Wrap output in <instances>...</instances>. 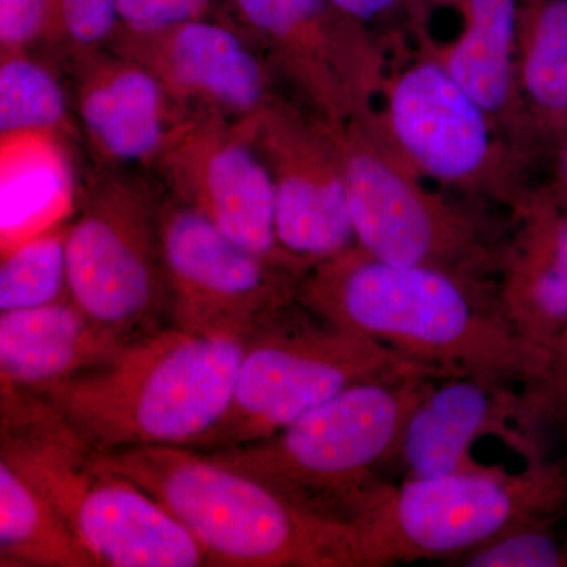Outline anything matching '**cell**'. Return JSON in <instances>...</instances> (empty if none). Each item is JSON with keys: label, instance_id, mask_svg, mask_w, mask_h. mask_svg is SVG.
I'll return each instance as SVG.
<instances>
[{"label": "cell", "instance_id": "obj_1", "mask_svg": "<svg viewBox=\"0 0 567 567\" xmlns=\"http://www.w3.org/2000/svg\"><path fill=\"white\" fill-rule=\"evenodd\" d=\"M297 301L324 322L443 375H480L522 388L546 369L507 322L496 286L424 265L385 262L358 245L306 271Z\"/></svg>", "mask_w": 567, "mask_h": 567}, {"label": "cell", "instance_id": "obj_2", "mask_svg": "<svg viewBox=\"0 0 567 567\" xmlns=\"http://www.w3.org/2000/svg\"><path fill=\"white\" fill-rule=\"evenodd\" d=\"M245 338L171 323L136 336L103 363L29 390L95 451L197 450L229 409Z\"/></svg>", "mask_w": 567, "mask_h": 567}, {"label": "cell", "instance_id": "obj_3", "mask_svg": "<svg viewBox=\"0 0 567 567\" xmlns=\"http://www.w3.org/2000/svg\"><path fill=\"white\" fill-rule=\"evenodd\" d=\"M104 468L162 503L210 566L358 567L352 532L248 473L185 446L95 451Z\"/></svg>", "mask_w": 567, "mask_h": 567}, {"label": "cell", "instance_id": "obj_4", "mask_svg": "<svg viewBox=\"0 0 567 567\" xmlns=\"http://www.w3.org/2000/svg\"><path fill=\"white\" fill-rule=\"evenodd\" d=\"M0 461L71 525L100 567L210 566L188 529L95 450L39 395L0 385Z\"/></svg>", "mask_w": 567, "mask_h": 567}, {"label": "cell", "instance_id": "obj_5", "mask_svg": "<svg viewBox=\"0 0 567 567\" xmlns=\"http://www.w3.org/2000/svg\"><path fill=\"white\" fill-rule=\"evenodd\" d=\"M436 379L354 383L270 439L205 453L349 524L390 486L380 473L398 458L406 421Z\"/></svg>", "mask_w": 567, "mask_h": 567}, {"label": "cell", "instance_id": "obj_6", "mask_svg": "<svg viewBox=\"0 0 567 567\" xmlns=\"http://www.w3.org/2000/svg\"><path fill=\"white\" fill-rule=\"evenodd\" d=\"M567 516V458L525 462L518 472L404 477L349 522L358 567L454 561L509 529Z\"/></svg>", "mask_w": 567, "mask_h": 567}, {"label": "cell", "instance_id": "obj_7", "mask_svg": "<svg viewBox=\"0 0 567 567\" xmlns=\"http://www.w3.org/2000/svg\"><path fill=\"white\" fill-rule=\"evenodd\" d=\"M406 375L446 377L295 301L246 336L229 409L197 450L270 439L354 383Z\"/></svg>", "mask_w": 567, "mask_h": 567}, {"label": "cell", "instance_id": "obj_8", "mask_svg": "<svg viewBox=\"0 0 567 567\" xmlns=\"http://www.w3.org/2000/svg\"><path fill=\"white\" fill-rule=\"evenodd\" d=\"M374 130L365 114L331 128L357 245L385 262L424 265L496 286L491 276L498 275L503 248L465 213L424 189L416 171L386 151Z\"/></svg>", "mask_w": 567, "mask_h": 567}, {"label": "cell", "instance_id": "obj_9", "mask_svg": "<svg viewBox=\"0 0 567 567\" xmlns=\"http://www.w3.org/2000/svg\"><path fill=\"white\" fill-rule=\"evenodd\" d=\"M162 197L140 177L96 174L66 227L69 297L96 323L125 338L169 317L159 238Z\"/></svg>", "mask_w": 567, "mask_h": 567}, {"label": "cell", "instance_id": "obj_10", "mask_svg": "<svg viewBox=\"0 0 567 567\" xmlns=\"http://www.w3.org/2000/svg\"><path fill=\"white\" fill-rule=\"evenodd\" d=\"M171 323L246 338L297 301L301 276L244 248L171 196L159 205Z\"/></svg>", "mask_w": 567, "mask_h": 567}, {"label": "cell", "instance_id": "obj_11", "mask_svg": "<svg viewBox=\"0 0 567 567\" xmlns=\"http://www.w3.org/2000/svg\"><path fill=\"white\" fill-rule=\"evenodd\" d=\"M152 167L167 196L203 215L235 244L306 274L279 245L274 183L240 122L215 112H188Z\"/></svg>", "mask_w": 567, "mask_h": 567}, {"label": "cell", "instance_id": "obj_12", "mask_svg": "<svg viewBox=\"0 0 567 567\" xmlns=\"http://www.w3.org/2000/svg\"><path fill=\"white\" fill-rule=\"evenodd\" d=\"M275 192L276 235L306 271L357 245L333 132L276 96L240 121Z\"/></svg>", "mask_w": 567, "mask_h": 567}, {"label": "cell", "instance_id": "obj_13", "mask_svg": "<svg viewBox=\"0 0 567 567\" xmlns=\"http://www.w3.org/2000/svg\"><path fill=\"white\" fill-rule=\"evenodd\" d=\"M238 25L312 104L339 128L365 114L374 84L364 25L331 0H230Z\"/></svg>", "mask_w": 567, "mask_h": 567}, {"label": "cell", "instance_id": "obj_14", "mask_svg": "<svg viewBox=\"0 0 567 567\" xmlns=\"http://www.w3.org/2000/svg\"><path fill=\"white\" fill-rule=\"evenodd\" d=\"M248 40L207 17L151 32L118 28L107 48L152 71L183 111L240 122L276 99L268 66Z\"/></svg>", "mask_w": 567, "mask_h": 567}, {"label": "cell", "instance_id": "obj_15", "mask_svg": "<svg viewBox=\"0 0 567 567\" xmlns=\"http://www.w3.org/2000/svg\"><path fill=\"white\" fill-rule=\"evenodd\" d=\"M385 121L395 152L421 174L465 188L491 173L494 118L434 58L395 74Z\"/></svg>", "mask_w": 567, "mask_h": 567}, {"label": "cell", "instance_id": "obj_16", "mask_svg": "<svg viewBox=\"0 0 567 567\" xmlns=\"http://www.w3.org/2000/svg\"><path fill=\"white\" fill-rule=\"evenodd\" d=\"M520 386L486 377H439L410 415L395 462L405 477L486 472L473 454L484 436L502 440L525 462L546 456L518 425Z\"/></svg>", "mask_w": 567, "mask_h": 567}, {"label": "cell", "instance_id": "obj_17", "mask_svg": "<svg viewBox=\"0 0 567 567\" xmlns=\"http://www.w3.org/2000/svg\"><path fill=\"white\" fill-rule=\"evenodd\" d=\"M74 110L93 155L110 166L152 167L188 114L152 71L110 48L74 59Z\"/></svg>", "mask_w": 567, "mask_h": 567}, {"label": "cell", "instance_id": "obj_18", "mask_svg": "<svg viewBox=\"0 0 567 567\" xmlns=\"http://www.w3.org/2000/svg\"><path fill=\"white\" fill-rule=\"evenodd\" d=\"M522 226L503 249L496 298L507 322L544 364L567 327V196L520 205Z\"/></svg>", "mask_w": 567, "mask_h": 567}, {"label": "cell", "instance_id": "obj_19", "mask_svg": "<svg viewBox=\"0 0 567 567\" xmlns=\"http://www.w3.org/2000/svg\"><path fill=\"white\" fill-rule=\"evenodd\" d=\"M128 341L70 298L0 312V383L37 390L103 363Z\"/></svg>", "mask_w": 567, "mask_h": 567}, {"label": "cell", "instance_id": "obj_20", "mask_svg": "<svg viewBox=\"0 0 567 567\" xmlns=\"http://www.w3.org/2000/svg\"><path fill=\"white\" fill-rule=\"evenodd\" d=\"M457 10L458 31L434 59L494 118L517 91L520 0H458Z\"/></svg>", "mask_w": 567, "mask_h": 567}, {"label": "cell", "instance_id": "obj_21", "mask_svg": "<svg viewBox=\"0 0 567 567\" xmlns=\"http://www.w3.org/2000/svg\"><path fill=\"white\" fill-rule=\"evenodd\" d=\"M2 246L54 229L55 218L73 199L65 136L51 132L0 134Z\"/></svg>", "mask_w": 567, "mask_h": 567}, {"label": "cell", "instance_id": "obj_22", "mask_svg": "<svg viewBox=\"0 0 567 567\" xmlns=\"http://www.w3.org/2000/svg\"><path fill=\"white\" fill-rule=\"evenodd\" d=\"M0 565L100 567L62 514L0 461Z\"/></svg>", "mask_w": 567, "mask_h": 567}, {"label": "cell", "instance_id": "obj_23", "mask_svg": "<svg viewBox=\"0 0 567 567\" xmlns=\"http://www.w3.org/2000/svg\"><path fill=\"white\" fill-rule=\"evenodd\" d=\"M517 85L537 117L567 132V0H520Z\"/></svg>", "mask_w": 567, "mask_h": 567}, {"label": "cell", "instance_id": "obj_24", "mask_svg": "<svg viewBox=\"0 0 567 567\" xmlns=\"http://www.w3.org/2000/svg\"><path fill=\"white\" fill-rule=\"evenodd\" d=\"M51 132L78 136L61 82L29 51L2 52L0 134Z\"/></svg>", "mask_w": 567, "mask_h": 567}, {"label": "cell", "instance_id": "obj_25", "mask_svg": "<svg viewBox=\"0 0 567 567\" xmlns=\"http://www.w3.org/2000/svg\"><path fill=\"white\" fill-rule=\"evenodd\" d=\"M66 229L54 227L3 251L0 312L55 303L69 297Z\"/></svg>", "mask_w": 567, "mask_h": 567}, {"label": "cell", "instance_id": "obj_26", "mask_svg": "<svg viewBox=\"0 0 567 567\" xmlns=\"http://www.w3.org/2000/svg\"><path fill=\"white\" fill-rule=\"evenodd\" d=\"M558 524L509 529L451 561L464 567H567V537Z\"/></svg>", "mask_w": 567, "mask_h": 567}, {"label": "cell", "instance_id": "obj_27", "mask_svg": "<svg viewBox=\"0 0 567 567\" xmlns=\"http://www.w3.org/2000/svg\"><path fill=\"white\" fill-rule=\"evenodd\" d=\"M518 425L537 443L550 429L567 432V327L555 342L543 375L520 388Z\"/></svg>", "mask_w": 567, "mask_h": 567}, {"label": "cell", "instance_id": "obj_28", "mask_svg": "<svg viewBox=\"0 0 567 567\" xmlns=\"http://www.w3.org/2000/svg\"><path fill=\"white\" fill-rule=\"evenodd\" d=\"M118 28V0H55L48 43L62 47L76 59L107 48Z\"/></svg>", "mask_w": 567, "mask_h": 567}, {"label": "cell", "instance_id": "obj_29", "mask_svg": "<svg viewBox=\"0 0 567 567\" xmlns=\"http://www.w3.org/2000/svg\"><path fill=\"white\" fill-rule=\"evenodd\" d=\"M55 0H0L2 52L31 51L48 43L54 21Z\"/></svg>", "mask_w": 567, "mask_h": 567}, {"label": "cell", "instance_id": "obj_30", "mask_svg": "<svg viewBox=\"0 0 567 567\" xmlns=\"http://www.w3.org/2000/svg\"><path fill=\"white\" fill-rule=\"evenodd\" d=\"M216 0H118L121 28L151 32L178 22L207 18Z\"/></svg>", "mask_w": 567, "mask_h": 567}, {"label": "cell", "instance_id": "obj_31", "mask_svg": "<svg viewBox=\"0 0 567 567\" xmlns=\"http://www.w3.org/2000/svg\"><path fill=\"white\" fill-rule=\"evenodd\" d=\"M331 2L347 17L365 28L371 22L386 20L399 11L412 9L417 0H331Z\"/></svg>", "mask_w": 567, "mask_h": 567}, {"label": "cell", "instance_id": "obj_32", "mask_svg": "<svg viewBox=\"0 0 567 567\" xmlns=\"http://www.w3.org/2000/svg\"><path fill=\"white\" fill-rule=\"evenodd\" d=\"M557 175H558L557 192L561 193V194H566V196H567V132L565 134V140H563L561 147H559Z\"/></svg>", "mask_w": 567, "mask_h": 567}]
</instances>
